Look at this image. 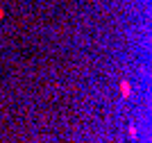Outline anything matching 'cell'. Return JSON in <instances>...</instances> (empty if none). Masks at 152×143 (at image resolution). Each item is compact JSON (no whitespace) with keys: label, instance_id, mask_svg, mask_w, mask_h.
<instances>
[{"label":"cell","instance_id":"1","mask_svg":"<svg viewBox=\"0 0 152 143\" xmlns=\"http://www.w3.org/2000/svg\"><path fill=\"white\" fill-rule=\"evenodd\" d=\"M121 89H123V95L127 98V95H129V87H127V82H123V84H121Z\"/></svg>","mask_w":152,"mask_h":143}]
</instances>
